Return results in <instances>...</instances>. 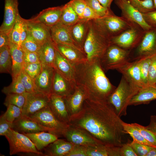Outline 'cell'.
<instances>
[{"mask_svg":"<svg viewBox=\"0 0 156 156\" xmlns=\"http://www.w3.org/2000/svg\"><path fill=\"white\" fill-rule=\"evenodd\" d=\"M122 122L108 101L87 99L81 110L70 117L69 125L86 130L102 144L120 146L126 134Z\"/></svg>","mask_w":156,"mask_h":156,"instance_id":"obj_1","label":"cell"},{"mask_svg":"<svg viewBox=\"0 0 156 156\" xmlns=\"http://www.w3.org/2000/svg\"><path fill=\"white\" fill-rule=\"evenodd\" d=\"M74 65L76 85L83 88L87 99L96 101H108L116 87L105 75L100 59L87 60Z\"/></svg>","mask_w":156,"mask_h":156,"instance_id":"obj_2","label":"cell"},{"mask_svg":"<svg viewBox=\"0 0 156 156\" xmlns=\"http://www.w3.org/2000/svg\"><path fill=\"white\" fill-rule=\"evenodd\" d=\"M140 88L134 86L122 75L118 86L108 100L118 116L127 115V108L131 101Z\"/></svg>","mask_w":156,"mask_h":156,"instance_id":"obj_3","label":"cell"},{"mask_svg":"<svg viewBox=\"0 0 156 156\" xmlns=\"http://www.w3.org/2000/svg\"><path fill=\"white\" fill-rule=\"evenodd\" d=\"M110 44L109 39L98 29L92 20L89 21L88 32L83 47L87 60L100 59Z\"/></svg>","mask_w":156,"mask_h":156,"instance_id":"obj_4","label":"cell"},{"mask_svg":"<svg viewBox=\"0 0 156 156\" xmlns=\"http://www.w3.org/2000/svg\"><path fill=\"white\" fill-rule=\"evenodd\" d=\"M92 21L98 29L109 39L133 26H137L122 16H117L114 13Z\"/></svg>","mask_w":156,"mask_h":156,"instance_id":"obj_5","label":"cell"},{"mask_svg":"<svg viewBox=\"0 0 156 156\" xmlns=\"http://www.w3.org/2000/svg\"><path fill=\"white\" fill-rule=\"evenodd\" d=\"M4 136L9 144L10 155L23 153L44 156L43 153L37 150L29 138L23 133L11 129Z\"/></svg>","mask_w":156,"mask_h":156,"instance_id":"obj_6","label":"cell"},{"mask_svg":"<svg viewBox=\"0 0 156 156\" xmlns=\"http://www.w3.org/2000/svg\"><path fill=\"white\" fill-rule=\"evenodd\" d=\"M131 51L111 44L100 59L101 66L105 71L117 70L129 61Z\"/></svg>","mask_w":156,"mask_h":156,"instance_id":"obj_7","label":"cell"},{"mask_svg":"<svg viewBox=\"0 0 156 156\" xmlns=\"http://www.w3.org/2000/svg\"><path fill=\"white\" fill-rule=\"evenodd\" d=\"M30 117L47 129L48 132L58 136L63 135L69 126L56 117L49 105Z\"/></svg>","mask_w":156,"mask_h":156,"instance_id":"obj_8","label":"cell"},{"mask_svg":"<svg viewBox=\"0 0 156 156\" xmlns=\"http://www.w3.org/2000/svg\"><path fill=\"white\" fill-rule=\"evenodd\" d=\"M140 27L134 26L109 39L110 44L132 51L140 42L144 32Z\"/></svg>","mask_w":156,"mask_h":156,"instance_id":"obj_9","label":"cell"},{"mask_svg":"<svg viewBox=\"0 0 156 156\" xmlns=\"http://www.w3.org/2000/svg\"><path fill=\"white\" fill-rule=\"evenodd\" d=\"M114 2L121 11V16L129 22L144 31L152 28L145 21L142 13L133 7L128 0H115Z\"/></svg>","mask_w":156,"mask_h":156,"instance_id":"obj_10","label":"cell"},{"mask_svg":"<svg viewBox=\"0 0 156 156\" xmlns=\"http://www.w3.org/2000/svg\"><path fill=\"white\" fill-rule=\"evenodd\" d=\"M135 60L156 54V27L145 31L138 45L134 49Z\"/></svg>","mask_w":156,"mask_h":156,"instance_id":"obj_11","label":"cell"},{"mask_svg":"<svg viewBox=\"0 0 156 156\" xmlns=\"http://www.w3.org/2000/svg\"><path fill=\"white\" fill-rule=\"evenodd\" d=\"M22 115L30 116L49 105V96L38 91L25 93Z\"/></svg>","mask_w":156,"mask_h":156,"instance_id":"obj_12","label":"cell"},{"mask_svg":"<svg viewBox=\"0 0 156 156\" xmlns=\"http://www.w3.org/2000/svg\"><path fill=\"white\" fill-rule=\"evenodd\" d=\"M63 136L75 145L89 146L102 144L86 130L70 125Z\"/></svg>","mask_w":156,"mask_h":156,"instance_id":"obj_13","label":"cell"},{"mask_svg":"<svg viewBox=\"0 0 156 156\" xmlns=\"http://www.w3.org/2000/svg\"><path fill=\"white\" fill-rule=\"evenodd\" d=\"M18 5V0H5L4 19L0 31L9 35L19 14Z\"/></svg>","mask_w":156,"mask_h":156,"instance_id":"obj_14","label":"cell"},{"mask_svg":"<svg viewBox=\"0 0 156 156\" xmlns=\"http://www.w3.org/2000/svg\"><path fill=\"white\" fill-rule=\"evenodd\" d=\"M42 70L34 80L37 90L50 96L55 70L52 66L42 64Z\"/></svg>","mask_w":156,"mask_h":156,"instance_id":"obj_15","label":"cell"},{"mask_svg":"<svg viewBox=\"0 0 156 156\" xmlns=\"http://www.w3.org/2000/svg\"><path fill=\"white\" fill-rule=\"evenodd\" d=\"M64 98L70 117L81 110L84 101L88 99V96L83 87L76 85L73 92Z\"/></svg>","mask_w":156,"mask_h":156,"instance_id":"obj_16","label":"cell"},{"mask_svg":"<svg viewBox=\"0 0 156 156\" xmlns=\"http://www.w3.org/2000/svg\"><path fill=\"white\" fill-rule=\"evenodd\" d=\"M140 59L130 61L117 70L134 86L141 88L145 85L142 81L140 68Z\"/></svg>","mask_w":156,"mask_h":156,"instance_id":"obj_17","label":"cell"},{"mask_svg":"<svg viewBox=\"0 0 156 156\" xmlns=\"http://www.w3.org/2000/svg\"><path fill=\"white\" fill-rule=\"evenodd\" d=\"M50 31L52 40L55 44L68 45L81 50L73 41L70 26H66L60 22L50 28Z\"/></svg>","mask_w":156,"mask_h":156,"instance_id":"obj_18","label":"cell"},{"mask_svg":"<svg viewBox=\"0 0 156 156\" xmlns=\"http://www.w3.org/2000/svg\"><path fill=\"white\" fill-rule=\"evenodd\" d=\"M63 5L49 7L43 10L32 20L41 23L51 28L60 22Z\"/></svg>","mask_w":156,"mask_h":156,"instance_id":"obj_19","label":"cell"},{"mask_svg":"<svg viewBox=\"0 0 156 156\" xmlns=\"http://www.w3.org/2000/svg\"><path fill=\"white\" fill-rule=\"evenodd\" d=\"M76 86L75 83L66 79L55 70L51 94L64 98L73 92Z\"/></svg>","mask_w":156,"mask_h":156,"instance_id":"obj_20","label":"cell"},{"mask_svg":"<svg viewBox=\"0 0 156 156\" xmlns=\"http://www.w3.org/2000/svg\"><path fill=\"white\" fill-rule=\"evenodd\" d=\"M25 20L28 33L41 46L51 39L50 27L30 19Z\"/></svg>","mask_w":156,"mask_h":156,"instance_id":"obj_21","label":"cell"},{"mask_svg":"<svg viewBox=\"0 0 156 156\" xmlns=\"http://www.w3.org/2000/svg\"><path fill=\"white\" fill-rule=\"evenodd\" d=\"M12 129L23 133L47 131V129L40 125L30 116L22 115L13 122Z\"/></svg>","mask_w":156,"mask_h":156,"instance_id":"obj_22","label":"cell"},{"mask_svg":"<svg viewBox=\"0 0 156 156\" xmlns=\"http://www.w3.org/2000/svg\"><path fill=\"white\" fill-rule=\"evenodd\" d=\"M49 106L59 120L69 125L70 117L64 98L51 94L49 96Z\"/></svg>","mask_w":156,"mask_h":156,"instance_id":"obj_23","label":"cell"},{"mask_svg":"<svg viewBox=\"0 0 156 156\" xmlns=\"http://www.w3.org/2000/svg\"><path fill=\"white\" fill-rule=\"evenodd\" d=\"M53 67L56 71L65 78L75 83L74 65L64 57L57 49Z\"/></svg>","mask_w":156,"mask_h":156,"instance_id":"obj_24","label":"cell"},{"mask_svg":"<svg viewBox=\"0 0 156 156\" xmlns=\"http://www.w3.org/2000/svg\"><path fill=\"white\" fill-rule=\"evenodd\" d=\"M89 21L81 19L70 26L71 34L73 41L76 46L84 52V45L89 29Z\"/></svg>","mask_w":156,"mask_h":156,"instance_id":"obj_25","label":"cell"},{"mask_svg":"<svg viewBox=\"0 0 156 156\" xmlns=\"http://www.w3.org/2000/svg\"><path fill=\"white\" fill-rule=\"evenodd\" d=\"M57 50L73 65L87 60L86 56L83 51L68 45L55 44Z\"/></svg>","mask_w":156,"mask_h":156,"instance_id":"obj_26","label":"cell"},{"mask_svg":"<svg viewBox=\"0 0 156 156\" xmlns=\"http://www.w3.org/2000/svg\"><path fill=\"white\" fill-rule=\"evenodd\" d=\"M28 31L25 19L19 14L9 36L10 42L16 44L21 47V44L26 39Z\"/></svg>","mask_w":156,"mask_h":156,"instance_id":"obj_27","label":"cell"},{"mask_svg":"<svg viewBox=\"0 0 156 156\" xmlns=\"http://www.w3.org/2000/svg\"><path fill=\"white\" fill-rule=\"evenodd\" d=\"M74 145L67 140L58 139L45 148L44 154L45 156H66Z\"/></svg>","mask_w":156,"mask_h":156,"instance_id":"obj_28","label":"cell"},{"mask_svg":"<svg viewBox=\"0 0 156 156\" xmlns=\"http://www.w3.org/2000/svg\"><path fill=\"white\" fill-rule=\"evenodd\" d=\"M9 46L12 60L11 75L13 78L19 75L23 69L25 64L24 53L22 48L16 44L10 42Z\"/></svg>","mask_w":156,"mask_h":156,"instance_id":"obj_29","label":"cell"},{"mask_svg":"<svg viewBox=\"0 0 156 156\" xmlns=\"http://www.w3.org/2000/svg\"><path fill=\"white\" fill-rule=\"evenodd\" d=\"M155 99L156 86L148 84L140 88L131 99L129 105L148 104Z\"/></svg>","mask_w":156,"mask_h":156,"instance_id":"obj_30","label":"cell"},{"mask_svg":"<svg viewBox=\"0 0 156 156\" xmlns=\"http://www.w3.org/2000/svg\"><path fill=\"white\" fill-rule=\"evenodd\" d=\"M31 140L38 150L41 151L58 139V136L47 131L23 133Z\"/></svg>","mask_w":156,"mask_h":156,"instance_id":"obj_31","label":"cell"},{"mask_svg":"<svg viewBox=\"0 0 156 156\" xmlns=\"http://www.w3.org/2000/svg\"><path fill=\"white\" fill-rule=\"evenodd\" d=\"M55 44L50 39L43 44L38 52L40 62L53 67L56 55Z\"/></svg>","mask_w":156,"mask_h":156,"instance_id":"obj_32","label":"cell"},{"mask_svg":"<svg viewBox=\"0 0 156 156\" xmlns=\"http://www.w3.org/2000/svg\"><path fill=\"white\" fill-rule=\"evenodd\" d=\"M87 146V156H120V146L100 144Z\"/></svg>","mask_w":156,"mask_h":156,"instance_id":"obj_33","label":"cell"},{"mask_svg":"<svg viewBox=\"0 0 156 156\" xmlns=\"http://www.w3.org/2000/svg\"><path fill=\"white\" fill-rule=\"evenodd\" d=\"M12 60L9 45L0 48V73L11 75Z\"/></svg>","mask_w":156,"mask_h":156,"instance_id":"obj_34","label":"cell"},{"mask_svg":"<svg viewBox=\"0 0 156 156\" xmlns=\"http://www.w3.org/2000/svg\"><path fill=\"white\" fill-rule=\"evenodd\" d=\"M80 19L79 15L68 2L63 5L60 22L69 26H72Z\"/></svg>","mask_w":156,"mask_h":156,"instance_id":"obj_35","label":"cell"},{"mask_svg":"<svg viewBox=\"0 0 156 156\" xmlns=\"http://www.w3.org/2000/svg\"><path fill=\"white\" fill-rule=\"evenodd\" d=\"M122 124L125 133L130 135L133 139V141L154 147L144 138L139 130L132 123H127L123 121Z\"/></svg>","mask_w":156,"mask_h":156,"instance_id":"obj_36","label":"cell"},{"mask_svg":"<svg viewBox=\"0 0 156 156\" xmlns=\"http://www.w3.org/2000/svg\"><path fill=\"white\" fill-rule=\"evenodd\" d=\"M1 91L6 95L10 94H23L26 92L21 82L20 75L12 78L11 83L9 86L4 87Z\"/></svg>","mask_w":156,"mask_h":156,"instance_id":"obj_37","label":"cell"},{"mask_svg":"<svg viewBox=\"0 0 156 156\" xmlns=\"http://www.w3.org/2000/svg\"><path fill=\"white\" fill-rule=\"evenodd\" d=\"M130 4L142 13L155 10L153 0H128Z\"/></svg>","mask_w":156,"mask_h":156,"instance_id":"obj_38","label":"cell"},{"mask_svg":"<svg viewBox=\"0 0 156 156\" xmlns=\"http://www.w3.org/2000/svg\"><path fill=\"white\" fill-rule=\"evenodd\" d=\"M26 93V92H25ZM8 94L3 103L6 107L9 105L16 106L22 109L25 101V93Z\"/></svg>","mask_w":156,"mask_h":156,"instance_id":"obj_39","label":"cell"},{"mask_svg":"<svg viewBox=\"0 0 156 156\" xmlns=\"http://www.w3.org/2000/svg\"><path fill=\"white\" fill-rule=\"evenodd\" d=\"M85 1L86 5L100 17L113 13L111 9L103 7L97 0H85Z\"/></svg>","mask_w":156,"mask_h":156,"instance_id":"obj_40","label":"cell"},{"mask_svg":"<svg viewBox=\"0 0 156 156\" xmlns=\"http://www.w3.org/2000/svg\"><path fill=\"white\" fill-rule=\"evenodd\" d=\"M41 46L28 33L27 37L21 44V47L23 50L38 53Z\"/></svg>","mask_w":156,"mask_h":156,"instance_id":"obj_41","label":"cell"},{"mask_svg":"<svg viewBox=\"0 0 156 156\" xmlns=\"http://www.w3.org/2000/svg\"><path fill=\"white\" fill-rule=\"evenodd\" d=\"M42 67L40 62L25 63L23 69L31 78L35 80L40 73Z\"/></svg>","mask_w":156,"mask_h":156,"instance_id":"obj_42","label":"cell"},{"mask_svg":"<svg viewBox=\"0 0 156 156\" xmlns=\"http://www.w3.org/2000/svg\"><path fill=\"white\" fill-rule=\"evenodd\" d=\"M20 76L21 82L25 87L26 92H33L37 91L34 80L29 77L23 69L20 74Z\"/></svg>","mask_w":156,"mask_h":156,"instance_id":"obj_43","label":"cell"},{"mask_svg":"<svg viewBox=\"0 0 156 156\" xmlns=\"http://www.w3.org/2000/svg\"><path fill=\"white\" fill-rule=\"evenodd\" d=\"M4 113L6 119L9 121L13 122L22 115V109L13 105H9Z\"/></svg>","mask_w":156,"mask_h":156,"instance_id":"obj_44","label":"cell"},{"mask_svg":"<svg viewBox=\"0 0 156 156\" xmlns=\"http://www.w3.org/2000/svg\"><path fill=\"white\" fill-rule=\"evenodd\" d=\"M140 131L144 138L156 148V135L146 127L136 123H132Z\"/></svg>","mask_w":156,"mask_h":156,"instance_id":"obj_45","label":"cell"},{"mask_svg":"<svg viewBox=\"0 0 156 156\" xmlns=\"http://www.w3.org/2000/svg\"><path fill=\"white\" fill-rule=\"evenodd\" d=\"M151 56L140 59V68L141 77L142 81L145 85H148V69Z\"/></svg>","mask_w":156,"mask_h":156,"instance_id":"obj_46","label":"cell"},{"mask_svg":"<svg viewBox=\"0 0 156 156\" xmlns=\"http://www.w3.org/2000/svg\"><path fill=\"white\" fill-rule=\"evenodd\" d=\"M156 83V54L152 56L148 75V84L155 85Z\"/></svg>","mask_w":156,"mask_h":156,"instance_id":"obj_47","label":"cell"},{"mask_svg":"<svg viewBox=\"0 0 156 156\" xmlns=\"http://www.w3.org/2000/svg\"><path fill=\"white\" fill-rule=\"evenodd\" d=\"M130 143L138 156H146L149 151L154 148L133 141Z\"/></svg>","mask_w":156,"mask_h":156,"instance_id":"obj_48","label":"cell"},{"mask_svg":"<svg viewBox=\"0 0 156 156\" xmlns=\"http://www.w3.org/2000/svg\"><path fill=\"white\" fill-rule=\"evenodd\" d=\"M69 2L80 19H82L83 12L87 5L85 0H71Z\"/></svg>","mask_w":156,"mask_h":156,"instance_id":"obj_49","label":"cell"},{"mask_svg":"<svg viewBox=\"0 0 156 156\" xmlns=\"http://www.w3.org/2000/svg\"><path fill=\"white\" fill-rule=\"evenodd\" d=\"M13 122L8 121L6 118L4 113L0 117V135L5 136V134L13 127Z\"/></svg>","mask_w":156,"mask_h":156,"instance_id":"obj_50","label":"cell"},{"mask_svg":"<svg viewBox=\"0 0 156 156\" xmlns=\"http://www.w3.org/2000/svg\"><path fill=\"white\" fill-rule=\"evenodd\" d=\"M25 63L40 62L38 53L23 50ZM41 63V62H40Z\"/></svg>","mask_w":156,"mask_h":156,"instance_id":"obj_51","label":"cell"},{"mask_svg":"<svg viewBox=\"0 0 156 156\" xmlns=\"http://www.w3.org/2000/svg\"><path fill=\"white\" fill-rule=\"evenodd\" d=\"M120 156H138L130 143L122 144L120 146Z\"/></svg>","mask_w":156,"mask_h":156,"instance_id":"obj_52","label":"cell"},{"mask_svg":"<svg viewBox=\"0 0 156 156\" xmlns=\"http://www.w3.org/2000/svg\"><path fill=\"white\" fill-rule=\"evenodd\" d=\"M86 153V146L75 145L66 156H87Z\"/></svg>","mask_w":156,"mask_h":156,"instance_id":"obj_53","label":"cell"},{"mask_svg":"<svg viewBox=\"0 0 156 156\" xmlns=\"http://www.w3.org/2000/svg\"><path fill=\"white\" fill-rule=\"evenodd\" d=\"M142 14L146 23L152 27H156V10Z\"/></svg>","mask_w":156,"mask_h":156,"instance_id":"obj_54","label":"cell"},{"mask_svg":"<svg viewBox=\"0 0 156 156\" xmlns=\"http://www.w3.org/2000/svg\"><path fill=\"white\" fill-rule=\"evenodd\" d=\"M100 18L91 8L86 5L83 14L82 19L90 21Z\"/></svg>","mask_w":156,"mask_h":156,"instance_id":"obj_55","label":"cell"},{"mask_svg":"<svg viewBox=\"0 0 156 156\" xmlns=\"http://www.w3.org/2000/svg\"><path fill=\"white\" fill-rule=\"evenodd\" d=\"M10 43L9 35L4 32L0 31V48L9 45Z\"/></svg>","mask_w":156,"mask_h":156,"instance_id":"obj_56","label":"cell"},{"mask_svg":"<svg viewBox=\"0 0 156 156\" xmlns=\"http://www.w3.org/2000/svg\"><path fill=\"white\" fill-rule=\"evenodd\" d=\"M146 128L149 130L156 135V116L151 115L150 116V121Z\"/></svg>","mask_w":156,"mask_h":156,"instance_id":"obj_57","label":"cell"},{"mask_svg":"<svg viewBox=\"0 0 156 156\" xmlns=\"http://www.w3.org/2000/svg\"><path fill=\"white\" fill-rule=\"evenodd\" d=\"M103 7L109 9H110L111 3L114 0H97Z\"/></svg>","mask_w":156,"mask_h":156,"instance_id":"obj_58","label":"cell"},{"mask_svg":"<svg viewBox=\"0 0 156 156\" xmlns=\"http://www.w3.org/2000/svg\"><path fill=\"white\" fill-rule=\"evenodd\" d=\"M146 156H156V148H153L148 153Z\"/></svg>","mask_w":156,"mask_h":156,"instance_id":"obj_59","label":"cell"},{"mask_svg":"<svg viewBox=\"0 0 156 156\" xmlns=\"http://www.w3.org/2000/svg\"><path fill=\"white\" fill-rule=\"evenodd\" d=\"M154 8L156 10V0H153Z\"/></svg>","mask_w":156,"mask_h":156,"instance_id":"obj_60","label":"cell"},{"mask_svg":"<svg viewBox=\"0 0 156 156\" xmlns=\"http://www.w3.org/2000/svg\"><path fill=\"white\" fill-rule=\"evenodd\" d=\"M155 86H156V83H155Z\"/></svg>","mask_w":156,"mask_h":156,"instance_id":"obj_61","label":"cell"},{"mask_svg":"<svg viewBox=\"0 0 156 156\" xmlns=\"http://www.w3.org/2000/svg\"></svg>","mask_w":156,"mask_h":156,"instance_id":"obj_62","label":"cell"},{"mask_svg":"<svg viewBox=\"0 0 156 156\" xmlns=\"http://www.w3.org/2000/svg\"></svg>","mask_w":156,"mask_h":156,"instance_id":"obj_63","label":"cell"}]
</instances>
